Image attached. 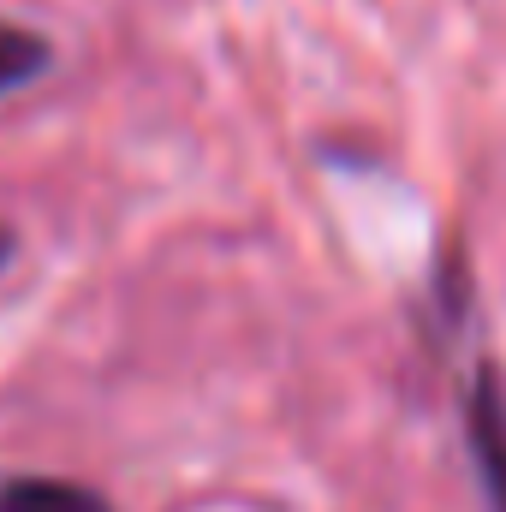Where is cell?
<instances>
[{
    "label": "cell",
    "mask_w": 506,
    "mask_h": 512,
    "mask_svg": "<svg viewBox=\"0 0 506 512\" xmlns=\"http://www.w3.org/2000/svg\"><path fill=\"white\" fill-rule=\"evenodd\" d=\"M465 429H471V459L483 471V489H489V507L506 512V399L495 370H483L471 382V399H465Z\"/></svg>",
    "instance_id": "6da1fadb"
},
{
    "label": "cell",
    "mask_w": 506,
    "mask_h": 512,
    "mask_svg": "<svg viewBox=\"0 0 506 512\" xmlns=\"http://www.w3.org/2000/svg\"><path fill=\"white\" fill-rule=\"evenodd\" d=\"M0 512H114L108 495H96L90 483H66V477H12L0 483Z\"/></svg>",
    "instance_id": "7a4b0ae2"
},
{
    "label": "cell",
    "mask_w": 506,
    "mask_h": 512,
    "mask_svg": "<svg viewBox=\"0 0 506 512\" xmlns=\"http://www.w3.org/2000/svg\"><path fill=\"white\" fill-rule=\"evenodd\" d=\"M42 72H48V42L36 30H24V24H6L0 18V96L24 90Z\"/></svg>",
    "instance_id": "3957f363"
},
{
    "label": "cell",
    "mask_w": 506,
    "mask_h": 512,
    "mask_svg": "<svg viewBox=\"0 0 506 512\" xmlns=\"http://www.w3.org/2000/svg\"><path fill=\"white\" fill-rule=\"evenodd\" d=\"M12 251H18V239H12V227H0V268L12 262Z\"/></svg>",
    "instance_id": "277c9868"
}]
</instances>
